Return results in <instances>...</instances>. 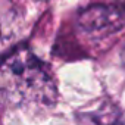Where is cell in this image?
Masks as SVG:
<instances>
[{"label":"cell","instance_id":"1","mask_svg":"<svg viewBox=\"0 0 125 125\" xmlns=\"http://www.w3.org/2000/svg\"><path fill=\"white\" fill-rule=\"evenodd\" d=\"M57 91L49 66L27 46L0 57V104L40 109L56 103Z\"/></svg>","mask_w":125,"mask_h":125},{"label":"cell","instance_id":"3","mask_svg":"<svg viewBox=\"0 0 125 125\" xmlns=\"http://www.w3.org/2000/svg\"><path fill=\"white\" fill-rule=\"evenodd\" d=\"M121 60H122V66L125 68V47L122 50V54H121Z\"/></svg>","mask_w":125,"mask_h":125},{"label":"cell","instance_id":"2","mask_svg":"<svg viewBox=\"0 0 125 125\" xmlns=\"http://www.w3.org/2000/svg\"><path fill=\"white\" fill-rule=\"evenodd\" d=\"M78 28L93 37L103 38L125 27V5H91L80 10Z\"/></svg>","mask_w":125,"mask_h":125}]
</instances>
